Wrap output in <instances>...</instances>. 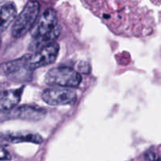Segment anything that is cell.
<instances>
[{
  "mask_svg": "<svg viewBox=\"0 0 161 161\" xmlns=\"http://www.w3.org/2000/svg\"><path fill=\"white\" fill-rule=\"evenodd\" d=\"M58 16L54 9L49 8L44 11L38 22L36 31L32 35L30 49L39 50L54 42L61 34V28L58 26Z\"/></svg>",
  "mask_w": 161,
  "mask_h": 161,
  "instance_id": "cell-1",
  "label": "cell"
},
{
  "mask_svg": "<svg viewBox=\"0 0 161 161\" xmlns=\"http://www.w3.org/2000/svg\"><path fill=\"white\" fill-rule=\"evenodd\" d=\"M40 12V4L36 1L26 3L21 12L14 20L12 27V36L16 39L20 38L32 28Z\"/></svg>",
  "mask_w": 161,
  "mask_h": 161,
  "instance_id": "cell-2",
  "label": "cell"
},
{
  "mask_svg": "<svg viewBox=\"0 0 161 161\" xmlns=\"http://www.w3.org/2000/svg\"><path fill=\"white\" fill-rule=\"evenodd\" d=\"M44 81L49 86H58L71 89L80 86L82 76L77 71L71 68L60 66L48 71L45 75Z\"/></svg>",
  "mask_w": 161,
  "mask_h": 161,
  "instance_id": "cell-3",
  "label": "cell"
},
{
  "mask_svg": "<svg viewBox=\"0 0 161 161\" xmlns=\"http://www.w3.org/2000/svg\"><path fill=\"white\" fill-rule=\"evenodd\" d=\"M60 47L57 42L47 46L27 57L25 67L29 72L39 68L51 64L56 61L59 53Z\"/></svg>",
  "mask_w": 161,
  "mask_h": 161,
  "instance_id": "cell-4",
  "label": "cell"
},
{
  "mask_svg": "<svg viewBox=\"0 0 161 161\" xmlns=\"http://www.w3.org/2000/svg\"><path fill=\"white\" fill-rule=\"evenodd\" d=\"M42 98L46 103L50 105H67L75 102L76 93L70 88H50L42 92Z\"/></svg>",
  "mask_w": 161,
  "mask_h": 161,
  "instance_id": "cell-5",
  "label": "cell"
},
{
  "mask_svg": "<svg viewBox=\"0 0 161 161\" xmlns=\"http://www.w3.org/2000/svg\"><path fill=\"white\" fill-rule=\"evenodd\" d=\"M8 119H20L28 121H39L47 115L46 109L31 105H22L7 112Z\"/></svg>",
  "mask_w": 161,
  "mask_h": 161,
  "instance_id": "cell-6",
  "label": "cell"
},
{
  "mask_svg": "<svg viewBox=\"0 0 161 161\" xmlns=\"http://www.w3.org/2000/svg\"><path fill=\"white\" fill-rule=\"evenodd\" d=\"M27 56L22 57L17 60L9 61L0 65V74L12 78L14 80H22V74L28 77L29 71L25 67Z\"/></svg>",
  "mask_w": 161,
  "mask_h": 161,
  "instance_id": "cell-7",
  "label": "cell"
},
{
  "mask_svg": "<svg viewBox=\"0 0 161 161\" xmlns=\"http://www.w3.org/2000/svg\"><path fill=\"white\" fill-rule=\"evenodd\" d=\"M23 87L6 90L0 93V113H6L14 109L20 102Z\"/></svg>",
  "mask_w": 161,
  "mask_h": 161,
  "instance_id": "cell-8",
  "label": "cell"
},
{
  "mask_svg": "<svg viewBox=\"0 0 161 161\" xmlns=\"http://www.w3.org/2000/svg\"><path fill=\"white\" fill-rule=\"evenodd\" d=\"M17 16V8L13 3H7L0 9V35L6 31L14 21Z\"/></svg>",
  "mask_w": 161,
  "mask_h": 161,
  "instance_id": "cell-9",
  "label": "cell"
},
{
  "mask_svg": "<svg viewBox=\"0 0 161 161\" xmlns=\"http://www.w3.org/2000/svg\"><path fill=\"white\" fill-rule=\"evenodd\" d=\"M6 141L9 143H19V142H32L36 144H40L43 139L38 134L30 133V132H17L5 135Z\"/></svg>",
  "mask_w": 161,
  "mask_h": 161,
  "instance_id": "cell-10",
  "label": "cell"
},
{
  "mask_svg": "<svg viewBox=\"0 0 161 161\" xmlns=\"http://www.w3.org/2000/svg\"><path fill=\"white\" fill-rule=\"evenodd\" d=\"M11 155L3 147L0 146V161L10 160Z\"/></svg>",
  "mask_w": 161,
  "mask_h": 161,
  "instance_id": "cell-11",
  "label": "cell"
},
{
  "mask_svg": "<svg viewBox=\"0 0 161 161\" xmlns=\"http://www.w3.org/2000/svg\"><path fill=\"white\" fill-rule=\"evenodd\" d=\"M143 161H160V158H157L156 154L153 152H147L144 156Z\"/></svg>",
  "mask_w": 161,
  "mask_h": 161,
  "instance_id": "cell-12",
  "label": "cell"
},
{
  "mask_svg": "<svg viewBox=\"0 0 161 161\" xmlns=\"http://www.w3.org/2000/svg\"><path fill=\"white\" fill-rule=\"evenodd\" d=\"M9 143L6 141V138L5 135H3V134L0 133V146L3 147V146H6Z\"/></svg>",
  "mask_w": 161,
  "mask_h": 161,
  "instance_id": "cell-13",
  "label": "cell"
},
{
  "mask_svg": "<svg viewBox=\"0 0 161 161\" xmlns=\"http://www.w3.org/2000/svg\"><path fill=\"white\" fill-rule=\"evenodd\" d=\"M1 42H2V40H1V39H0V47H1Z\"/></svg>",
  "mask_w": 161,
  "mask_h": 161,
  "instance_id": "cell-14",
  "label": "cell"
}]
</instances>
